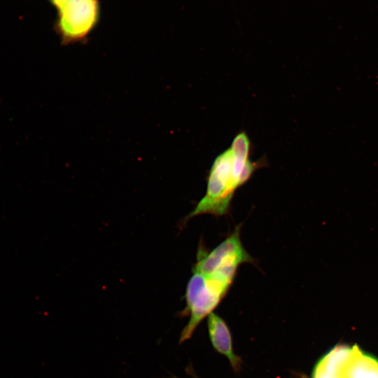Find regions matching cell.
<instances>
[{
  "instance_id": "obj_1",
  "label": "cell",
  "mask_w": 378,
  "mask_h": 378,
  "mask_svg": "<svg viewBox=\"0 0 378 378\" xmlns=\"http://www.w3.org/2000/svg\"><path fill=\"white\" fill-rule=\"evenodd\" d=\"M238 267L196 260L187 284L186 307L182 312L183 315L190 317L181 331L179 344L189 340L200 322L220 304L232 286Z\"/></svg>"
},
{
  "instance_id": "obj_2",
  "label": "cell",
  "mask_w": 378,
  "mask_h": 378,
  "mask_svg": "<svg viewBox=\"0 0 378 378\" xmlns=\"http://www.w3.org/2000/svg\"><path fill=\"white\" fill-rule=\"evenodd\" d=\"M246 182L243 175L234 168L233 153L229 148L214 161L204 196L183 222L201 214L225 215L236 190Z\"/></svg>"
},
{
  "instance_id": "obj_3",
  "label": "cell",
  "mask_w": 378,
  "mask_h": 378,
  "mask_svg": "<svg viewBox=\"0 0 378 378\" xmlns=\"http://www.w3.org/2000/svg\"><path fill=\"white\" fill-rule=\"evenodd\" d=\"M58 10L57 31L63 44L82 42L97 25L98 0H52Z\"/></svg>"
},
{
  "instance_id": "obj_4",
  "label": "cell",
  "mask_w": 378,
  "mask_h": 378,
  "mask_svg": "<svg viewBox=\"0 0 378 378\" xmlns=\"http://www.w3.org/2000/svg\"><path fill=\"white\" fill-rule=\"evenodd\" d=\"M207 327L214 348L227 358L235 371L241 368V360L233 351L230 331L222 318L214 312L208 316Z\"/></svg>"
},
{
  "instance_id": "obj_5",
  "label": "cell",
  "mask_w": 378,
  "mask_h": 378,
  "mask_svg": "<svg viewBox=\"0 0 378 378\" xmlns=\"http://www.w3.org/2000/svg\"><path fill=\"white\" fill-rule=\"evenodd\" d=\"M191 378H197L193 373H191Z\"/></svg>"
}]
</instances>
